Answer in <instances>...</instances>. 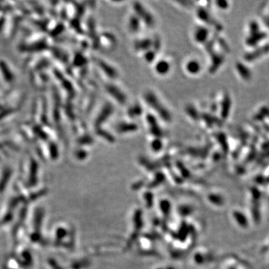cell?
<instances>
[{
  "label": "cell",
  "instance_id": "6da1fadb",
  "mask_svg": "<svg viewBox=\"0 0 269 269\" xmlns=\"http://www.w3.org/2000/svg\"><path fill=\"white\" fill-rule=\"evenodd\" d=\"M269 52V45H265V47H262V49H255L253 52L249 53L245 56V58L247 61H249V62H253L257 58H259V57L264 56V53H267Z\"/></svg>",
  "mask_w": 269,
  "mask_h": 269
},
{
  "label": "cell",
  "instance_id": "7a4b0ae2",
  "mask_svg": "<svg viewBox=\"0 0 269 269\" xmlns=\"http://www.w3.org/2000/svg\"><path fill=\"white\" fill-rule=\"evenodd\" d=\"M209 35V31L204 27H199L194 33V38L197 43H204Z\"/></svg>",
  "mask_w": 269,
  "mask_h": 269
},
{
  "label": "cell",
  "instance_id": "3957f363",
  "mask_svg": "<svg viewBox=\"0 0 269 269\" xmlns=\"http://www.w3.org/2000/svg\"><path fill=\"white\" fill-rule=\"evenodd\" d=\"M200 69H201V66H200V64L199 63L198 61L197 60H191L186 64V71L190 74H198L200 73Z\"/></svg>",
  "mask_w": 269,
  "mask_h": 269
},
{
  "label": "cell",
  "instance_id": "277c9868",
  "mask_svg": "<svg viewBox=\"0 0 269 269\" xmlns=\"http://www.w3.org/2000/svg\"><path fill=\"white\" fill-rule=\"evenodd\" d=\"M265 37H266V34H265L264 32H258L257 33H255V34H250V38H248V40H247V42H248L250 46H253V45H256L258 42L264 40Z\"/></svg>",
  "mask_w": 269,
  "mask_h": 269
},
{
  "label": "cell",
  "instance_id": "5b68a950",
  "mask_svg": "<svg viewBox=\"0 0 269 269\" xmlns=\"http://www.w3.org/2000/svg\"><path fill=\"white\" fill-rule=\"evenodd\" d=\"M236 69L238 73H239V75L242 77V79H244V80H248L250 79V73L249 70L246 67H244V65H243L241 63H238L236 64Z\"/></svg>",
  "mask_w": 269,
  "mask_h": 269
},
{
  "label": "cell",
  "instance_id": "8992f818",
  "mask_svg": "<svg viewBox=\"0 0 269 269\" xmlns=\"http://www.w3.org/2000/svg\"><path fill=\"white\" fill-rule=\"evenodd\" d=\"M230 103H230V99L229 97H226L224 100H223L222 106L224 108H222V112L221 115H222V117H224V118H226V117H228V115H229V112L230 109Z\"/></svg>",
  "mask_w": 269,
  "mask_h": 269
},
{
  "label": "cell",
  "instance_id": "52a82bcc",
  "mask_svg": "<svg viewBox=\"0 0 269 269\" xmlns=\"http://www.w3.org/2000/svg\"><path fill=\"white\" fill-rule=\"evenodd\" d=\"M168 68H169L168 64H167L166 62H160V63L158 64L157 71H158V73L163 74V73H167L166 72L167 71H168Z\"/></svg>",
  "mask_w": 269,
  "mask_h": 269
},
{
  "label": "cell",
  "instance_id": "ba28073f",
  "mask_svg": "<svg viewBox=\"0 0 269 269\" xmlns=\"http://www.w3.org/2000/svg\"><path fill=\"white\" fill-rule=\"evenodd\" d=\"M216 4H217V6H218L219 8L223 9V10H224V9L228 8V7H229V3H228L227 2H224V1L217 2Z\"/></svg>",
  "mask_w": 269,
  "mask_h": 269
}]
</instances>
